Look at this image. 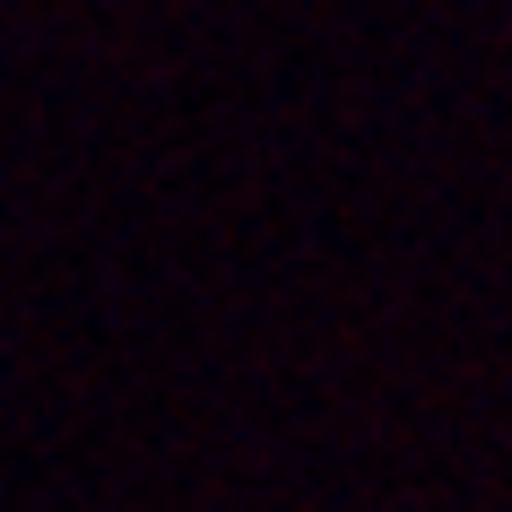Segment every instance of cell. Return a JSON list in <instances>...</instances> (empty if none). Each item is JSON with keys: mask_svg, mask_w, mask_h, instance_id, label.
Listing matches in <instances>:
<instances>
[]
</instances>
